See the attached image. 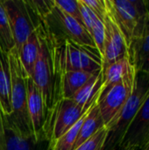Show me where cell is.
<instances>
[{
    "instance_id": "cell-9",
    "label": "cell",
    "mask_w": 149,
    "mask_h": 150,
    "mask_svg": "<svg viewBox=\"0 0 149 150\" xmlns=\"http://www.w3.org/2000/svg\"><path fill=\"white\" fill-rule=\"evenodd\" d=\"M1 2L9 20L15 48L18 51L37 25L25 1L3 0Z\"/></svg>"
},
{
    "instance_id": "cell-11",
    "label": "cell",
    "mask_w": 149,
    "mask_h": 150,
    "mask_svg": "<svg viewBox=\"0 0 149 150\" xmlns=\"http://www.w3.org/2000/svg\"><path fill=\"white\" fill-rule=\"evenodd\" d=\"M105 47L102 56V69L127 56V45L118 25L107 12L104 18Z\"/></svg>"
},
{
    "instance_id": "cell-23",
    "label": "cell",
    "mask_w": 149,
    "mask_h": 150,
    "mask_svg": "<svg viewBox=\"0 0 149 150\" xmlns=\"http://www.w3.org/2000/svg\"><path fill=\"white\" fill-rule=\"evenodd\" d=\"M90 36L95 43V46L102 60V56L104 54V47H105V25H104V21L99 19L97 16H95L93 18Z\"/></svg>"
},
{
    "instance_id": "cell-30",
    "label": "cell",
    "mask_w": 149,
    "mask_h": 150,
    "mask_svg": "<svg viewBox=\"0 0 149 150\" xmlns=\"http://www.w3.org/2000/svg\"><path fill=\"white\" fill-rule=\"evenodd\" d=\"M145 150H149V147H148V148H147V149H146Z\"/></svg>"
},
{
    "instance_id": "cell-13",
    "label": "cell",
    "mask_w": 149,
    "mask_h": 150,
    "mask_svg": "<svg viewBox=\"0 0 149 150\" xmlns=\"http://www.w3.org/2000/svg\"><path fill=\"white\" fill-rule=\"evenodd\" d=\"M127 56L136 72L149 74V19L147 18L142 34L128 46Z\"/></svg>"
},
{
    "instance_id": "cell-21",
    "label": "cell",
    "mask_w": 149,
    "mask_h": 150,
    "mask_svg": "<svg viewBox=\"0 0 149 150\" xmlns=\"http://www.w3.org/2000/svg\"><path fill=\"white\" fill-rule=\"evenodd\" d=\"M88 112H87V113H88ZM86 114L83 115L78 120V122H76L66 134H64L61 137H60L53 144L52 147H50L51 150H74V146H75L77 135L79 134L80 128H81L82 124L85 119Z\"/></svg>"
},
{
    "instance_id": "cell-27",
    "label": "cell",
    "mask_w": 149,
    "mask_h": 150,
    "mask_svg": "<svg viewBox=\"0 0 149 150\" xmlns=\"http://www.w3.org/2000/svg\"><path fill=\"white\" fill-rule=\"evenodd\" d=\"M0 150H4V129H3L1 111H0Z\"/></svg>"
},
{
    "instance_id": "cell-17",
    "label": "cell",
    "mask_w": 149,
    "mask_h": 150,
    "mask_svg": "<svg viewBox=\"0 0 149 150\" xmlns=\"http://www.w3.org/2000/svg\"><path fill=\"white\" fill-rule=\"evenodd\" d=\"M105 123L102 119V116L99 112V108L97 105V101L90 107L88 113L85 116V119L82 124L79 134L77 135L74 150L89 140L91 136H93L97 131L101 128L105 127Z\"/></svg>"
},
{
    "instance_id": "cell-26",
    "label": "cell",
    "mask_w": 149,
    "mask_h": 150,
    "mask_svg": "<svg viewBox=\"0 0 149 150\" xmlns=\"http://www.w3.org/2000/svg\"><path fill=\"white\" fill-rule=\"evenodd\" d=\"M82 2L102 21L107 14L105 0H82Z\"/></svg>"
},
{
    "instance_id": "cell-25",
    "label": "cell",
    "mask_w": 149,
    "mask_h": 150,
    "mask_svg": "<svg viewBox=\"0 0 149 150\" xmlns=\"http://www.w3.org/2000/svg\"><path fill=\"white\" fill-rule=\"evenodd\" d=\"M54 4L61 10H62L65 13H67L68 16L73 18L76 21H77L80 25H82L84 27L78 0L77 1L76 0H62V1L54 0Z\"/></svg>"
},
{
    "instance_id": "cell-7",
    "label": "cell",
    "mask_w": 149,
    "mask_h": 150,
    "mask_svg": "<svg viewBox=\"0 0 149 150\" xmlns=\"http://www.w3.org/2000/svg\"><path fill=\"white\" fill-rule=\"evenodd\" d=\"M39 24H41L57 40H69L82 47L97 49L85 27L61 10L54 0L50 11Z\"/></svg>"
},
{
    "instance_id": "cell-24",
    "label": "cell",
    "mask_w": 149,
    "mask_h": 150,
    "mask_svg": "<svg viewBox=\"0 0 149 150\" xmlns=\"http://www.w3.org/2000/svg\"><path fill=\"white\" fill-rule=\"evenodd\" d=\"M108 130L105 127L75 150H103Z\"/></svg>"
},
{
    "instance_id": "cell-20",
    "label": "cell",
    "mask_w": 149,
    "mask_h": 150,
    "mask_svg": "<svg viewBox=\"0 0 149 150\" xmlns=\"http://www.w3.org/2000/svg\"><path fill=\"white\" fill-rule=\"evenodd\" d=\"M102 71V70H101ZM100 72V71H98ZM96 73L85 71H64L61 74V98H71Z\"/></svg>"
},
{
    "instance_id": "cell-18",
    "label": "cell",
    "mask_w": 149,
    "mask_h": 150,
    "mask_svg": "<svg viewBox=\"0 0 149 150\" xmlns=\"http://www.w3.org/2000/svg\"><path fill=\"white\" fill-rule=\"evenodd\" d=\"M133 69V68L130 64L128 56H126L102 69L103 85L100 93L106 91L112 85L121 81L131 72Z\"/></svg>"
},
{
    "instance_id": "cell-31",
    "label": "cell",
    "mask_w": 149,
    "mask_h": 150,
    "mask_svg": "<svg viewBox=\"0 0 149 150\" xmlns=\"http://www.w3.org/2000/svg\"><path fill=\"white\" fill-rule=\"evenodd\" d=\"M148 147H149V145H148V147H147V148H148Z\"/></svg>"
},
{
    "instance_id": "cell-1",
    "label": "cell",
    "mask_w": 149,
    "mask_h": 150,
    "mask_svg": "<svg viewBox=\"0 0 149 150\" xmlns=\"http://www.w3.org/2000/svg\"><path fill=\"white\" fill-rule=\"evenodd\" d=\"M40 41V53L30 78L40 91L45 106V115L61 98V73L55 58L54 41L41 25L36 27Z\"/></svg>"
},
{
    "instance_id": "cell-2",
    "label": "cell",
    "mask_w": 149,
    "mask_h": 150,
    "mask_svg": "<svg viewBox=\"0 0 149 150\" xmlns=\"http://www.w3.org/2000/svg\"><path fill=\"white\" fill-rule=\"evenodd\" d=\"M149 96V74L136 72L133 91L118 118L107 128L103 150H119L133 119Z\"/></svg>"
},
{
    "instance_id": "cell-15",
    "label": "cell",
    "mask_w": 149,
    "mask_h": 150,
    "mask_svg": "<svg viewBox=\"0 0 149 150\" xmlns=\"http://www.w3.org/2000/svg\"><path fill=\"white\" fill-rule=\"evenodd\" d=\"M0 111L4 116H11V82L8 53L0 47Z\"/></svg>"
},
{
    "instance_id": "cell-14",
    "label": "cell",
    "mask_w": 149,
    "mask_h": 150,
    "mask_svg": "<svg viewBox=\"0 0 149 150\" xmlns=\"http://www.w3.org/2000/svg\"><path fill=\"white\" fill-rule=\"evenodd\" d=\"M4 150H37L39 142L33 135H24L15 127L11 119L2 114Z\"/></svg>"
},
{
    "instance_id": "cell-4",
    "label": "cell",
    "mask_w": 149,
    "mask_h": 150,
    "mask_svg": "<svg viewBox=\"0 0 149 150\" xmlns=\"http://www.w3.org/2000/svg\"><path fill=\"white\" fill-rule=\"evenodd\" d=\"M105 4L128 48L131 41L140 37L145 28L148 16L144 0H105Z\"/></svg>"
},
{
    "instance_id": "cell-16",
    "label": "cell",
    "mask_w": 149,
    "mask_h": 150,
    "mask_svg": "<svg viewBox=\"0 0 149 150\" xmlns=\"http://www.w3.org/2000/svg\"><path fill=\"white\" fill-rule=\"evenodd\" d=\"M103 85L102 71L96 73L83 86H82L70 98L84 109H89L96 103L100 96Z\"/></svg>"
},
{
    "instance_id": "cell-12",
    "label": "cell",
    "mask_w": 149,
    "mask_h": 150,
    "mask_svg": "<svg viewBox=\"0 0 149 150\" xmlns=\"http://www.w3.org/2000/svg\"><path fill=\"white\" fill-rule=\"evenodd\" d=\"M27 112L33 135L37 142H40L43 140L45 106L40 91L30 77L27 79Z\"/></svg>"
},
{
    "instance_id": "cell-5",
    "label": "cell",
    "mask_w": 149,
    "mask_h": 150,
    "mask_svg": "<svg viewBox=\"0 0 149 150\" xmlns=\"http://www.w3.org/2000/svg\"><path fill=\"white\" fill-rule=\"evenodd\" d=\"M51 36L54 41L55 58L61 74L64 71L95 73L102 70V60L97 49L82 47L69 40H59L52 34Z\"/></svg>"
},
{
    "instance_id": "cell-22",
    "label": "cell",
    "mask_w": 149,
    "mask_h": 150,
    "mask_svg": "<svg viewBox=\"0 0 149 150\" xmlns=\"http://www.w3.org/2000/svg\"><path fill=\"white\" fill-rule=\"evenodd\" d=\"M0 47L7 53L11 51L13 47H15V43L9 25V20L1 1H0Z\"/></svg>"
},
{
    "instance_id": "cell-29",
    "label": "cell",
    "mask_w": 149,
    "mask_h": 150,
    "mask_svg": "<svg viewBox=\"0 0 149 150\" xmlns=\"http://www.w3.org/2000/svg\"><path fill=\"white\" fill-rule=\"evenodd\" d=\"M119 150H129V149H119Z\"/></svg>"
},
{
    "instance_id": "cell-8",
    "label": "cell",
    "mask_w": 149,
    "mask_h": 150,
    "mask_svg": "<svg viewBox=\"0 0 149 150\" xmlns=\"http://www.w3.org/2000/svg\"><path fill=\"white\" fill-rule=\"evenodd\" d=\"M135 75L136 71L133 69L121 81L112 85L106 91L100 93L97 105L105 127L114 122L129 98L133 91Z\"/></svg>"
},
{
    "instance_id": "cell-3",
    "label": "cell",
    "mask_w": 149,
    "mask_h": 150,
    "mask_svg": "<svg viewBox=\"0 0 149 150\" xmlns=\"http://www.w3.org/2000/svg\"><path fill=\"white\" fill-rule=\"evenodd\" d=\"M8 58L11 69L12 107V114L10 118L22 134L33 135L27 112V79L29 76L22 66L15 47L8 52Z\"/></svg>"
},
{
    "instance_id": "cell-28",
    "label": "cell",
    "mask_w": 149,
    "mask_h": 150,
    "mask_svg": "<svg viewBox=\"0 0 149 150\" xmlns=\"http://www.w3.org/2000/svg\"><path fill=\"white\" fill-rule=\"evenodd\" d=\"M144 4H145V8H146L148 18L149 19V0H144Z\"/></svg>"
},
{
    "instance_id": "cell-10",
    "label": "cell",
    "mask_w": 149,
    "mask_h": 150,
    "mask_svg": "<svg viewBox=\"0 0 149 150\" xmlns=\"http://www.w3.org/2000/svg\"><path fill=\"white\" fill-rule=\"evenodd\" d=\"M149 145V96L130 123L119 149L145 150Z\"/></svg>"
},
{
    "instance_id": "cell-19",
    "label": "cell",
    "mask_w": 149,
    "mask_h": 150,
    "mask_svg": "<svg viewBox=\"0 0 149 150\" xmlns=\"http://www.w3.org/2000/svg\"><path fill=\"white\" fill-rule=\"evenodd\" d=\"M18 53L25 71L31 77L40 53V41L36 29L30 34Z\"/></svg>"
},
{
    "instance_id": "cell-6",
    "label": "cell",
    "mask_w": 149,
    "mask_h": 150,
    "mask_svg": "<svg viewBox=\"0 0 149 150\" xmlns=\"http://www.w3.org/2000/svg\"><path fill=\"white\" fill-rule=\"evenodd\" d=\"M89 110L90 108L84 109L70 98L59 100L45 115L43 139L49 143V148L78 122Z\"/></svg>"
}]
</instances>
